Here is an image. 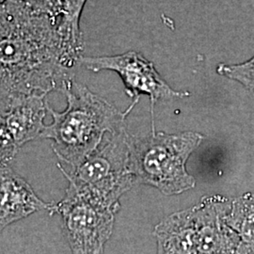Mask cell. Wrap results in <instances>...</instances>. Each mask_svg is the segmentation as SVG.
<instances>
[{"label": "cell", "mask_w": 254, "mask_h": 254, "mask_svg": "<svg viewBox=\"0 0 254 254\" xmlns=\"http://www.w3.org/2000/svg\"><path fill=\"white\" fill-rule=\"evenodd\" d=\"M46 97L34 94L1 105V164H9L22 146L41 137L46 128L44 120L48 104Z\"/></svg>", "instance_id": "7"}, {"label": "cell", "mask_w": 254, "mask_h": 254, "mask_svg": "<svg viewBox=\"0 0 254 254\" xmlns=\"http://www.w3.org/2000/svg\"><path fill=\"white\" fill-rule=\"evenodd\" d=\"M83 52L64 36L59 17L39 13L23 0L0 6V104L51 91L74 81Z\"/></svg>", "instance_id": "1"}, {"label": "cell", "mask_w": 254, "mask_h": 254, "mask_svg": "<svg viewBox=\"0 0 254 254\" xmlns=\"http://www.w3.org/2000/svg\"><path fill=\"white\" fill-rule=\"evenodd\" d=\"M87 0H62L59 26L65 39L83 52L84 43L80 30V18Z\"/></svg>", "instance_id": "12"}, {"label": "cell", "mask_w": 254, "mask_h": 254, "mask_svg": "<svg viewBox=\"0 0 254 254\" xmlns=\"http://www.w3.org/2000/svg\"><path fill=\"white\" fill-rule=\"evenodd\" d=\"M64 94L67 108L63 112H57L47 104L52 123L46 126L41 137L51 139L57 156L75 169L101 145L108 134L127 130L128 114L75 80Z\"/></svg>", "instance_id": "2"}, {"label": "cell", "mask_w": 254, "mask_h": 254, "mask_svg": "<svg viewBox=\"0 0 254 254\" xmlns=\"http://www.w3.org/2000/svg\"><path fill=\"white\" fill-rule=\"evenodd\" d=\"M203 139L192 131L167 134L152 130L146 136H130L131 173L136 183L152 186L166 196L190 190L196 180L188 172L187 162Z\"/></svg>", "instance_id": "3"}, {"label": "cell", "mask_w": 254, "mask_h": 254, "mask_svg": "<svg viewBox=\"0 0 254 254\" xmlns=\"http://www.w3.org/2000/svg\"><path fill=\"white\" fill-rule=\"evenodd\" d=\"M80 64L95 73L108 70L118 73L124 82L126 93L133 101L126 110L127 114L134 109L141 95H147L151 102L152 130H154V105L158 101L182 99L190 95L188 91H176L169 86L154 64L136 51L115 56L82 57Z\"/></svg>", "instance_id": "6"}, {"label": "cell", "mask_w": 254, "mask_h": 254, "mask_svg": "<svg viewBox=\"0 0 254 254\" xmlns=\"http://www.w3.org/2000/svg\"><path fill=\"white\" fill-rule=\"evenodd\" d=\"M231 201L219 195L204 196L192 206L197 229V254H237L241 240L226 221Z\"/></svg>", "instance_id": "8"}, {"label": "cell", "mask_w": 254, "mask_h": 254, "mask_svg": "<svg viewBox=\"0 0 254 254\" xmlns=\"http://www.w3.org/2000/svg\"><path fill=\"white\" fill-rule=\"evenodd\" d=\"M39 13L58 18L62 12V0H23Z\"/></svg>", "instance_id": "14"}, {"label": "cell", "mask_w": 254, "mask_h": 254, "mask_svg": "<svg viewBox=\"0 0 254 254\" xmlns=\"http://www.w3.org/2000/svg\"><path fill=\"white\" fill-rule=\"evenodd\" d=\"M157 254H197V229L193 208L175 212L154 229Z\"/></svg>", "instance_id": "10"}, {"label": "cell", "mask_w": 254, "mask_h": 254, "mask_svg": "<svg viewBox=\"0 0 254 254\" xmlns=\"http://www.w3.org/2000/svg\"><path fill=\"white\" fill-rule=\"evenodd\" d=\"M218 74L235 80L250 91H254V56L245 63L237 64H218Z\"/></svg>", "instance_id": "13"}, {"label": "cell", "mask_w": 254, "mask_h": 254, "mask_svg": "<svg viewBox=\"0 0 254 254\" xmlns=\"http://www.w3.org/2000/svg\"><path fill=\"white\" fill-rule=\"evenodd\" d=\"M236 254H254V247H250V246L245 245L241 242L240 248Z\"/></svg>", "instance_id": "15"}, {"label": "cell", "mask_w": 254, "mask_h": 254, "mask_svg": "<svg viewBox=\"0 0 254 254\" xmlns=\"http://www.w3.org/2000/svg\"><path fill=\"white\" fill-rule=\"evenodd\" d=\"M226 221L243 244L254 248V193L232 200Z\"/></svg>", "instance_id": "11"}, {"label": "cell", "mask_w": 254, "mask_h": 254, "mask_svg": "<svg viewBox=\"0 0 254 254\" xmlns=\"http://www.w3.org/2000/svg\"><path fill=\"white\" fill-rule=\"evenodd\" d=\"M2 1H4V0H1V2H2Z\"/></svg>", "instance_id": "16"}, {"label": "cell", "mask_w": 254, "mask_h": 254, "mask_svg": "<svg viewBox=\"0 0 254 254\" xmlns=\"http://www.w3.org/2000/svg\"><path fill=\"white\" fill-rule=\"evenodd\" d=\"M0 181L2 230L38 211L47 210L53 213L54 204L41 200L30 185L9 167V164H1Z\"/></svg>", "instance_id": "9"}, {"label": "cell", "mask_w": 254, "mask_h": 254, "mask_svg": "<svg viewBox=\"0 0 254 254\" xmlns=\"http://www.w3.org/2000/svg\"><path fill=\"white\" fill-rule=\"evenodd\" d=\"M129 136L127 130L108 134L101 145L70 173L59 165L69 185L109 202L120 203V198L136 184L130 171Z\"/></svg>", "instance_id": "4"}, {"label": "cell", "mask_w": 254, "mask_h": 254, "mask_svg": "<svg viewBox=\"0 0 254 254\" xmlns=\"http://www.w3.org/2000/svg\"><path fill=\"white\" fill-rule=\"evenodd\" d=\"M119 209L120 203L109 202L69 185L65 197L54 204L53 213L63 218L72 254H104Z\"/></svg>", "instance_id": "5"}]
</instances>
